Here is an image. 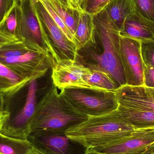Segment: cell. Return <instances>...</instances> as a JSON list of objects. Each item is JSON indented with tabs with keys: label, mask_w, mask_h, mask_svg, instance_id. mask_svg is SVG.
<instances>
[{
	"label": "cell",
	"mask_w": 154,
	"mask_h": 154,
	"mask_svg": "<svg viewBox=\"0 0 154 154\" xmlns=\"http://www.w3.org/2000/svg\"><path fill=\"white\" fill-rule=\"evenodd\" d=\"M136 12L141 17L154 22V0H132Z\"/></svg>",
	"instance_id": "7402d4cb"
},
{
	"label": "cell",
	"mask_w": 154,
	"mask_h": 154,
	"mask_svg": "<svg viewBox=\"0 0 154 154\" xmlns=\"http://www.w3.org/2000/svg\"><path fill=\"white\" fill-rule=\"evenodd\" d=\"M134 131L116 109L103 116L89 117L66 134L89 149L114 142Z\"/></svg>",
	"instance_id": "3957f363"
},
{
	"label": "cell",
	"mask_w": 154,
	"mask_h": 154,
	"mask_svg": "<svg viewBox=\"0 0 154 154\" xmlns=\"http://www.w3.org/2000/svg\"><path fill=\"white\" fill-rule=\"evenodd\" d=\"M111 0H83L81 8L82 11L96 15L105 9Z\"/></svg>",
	"instance_id": "cb8c5ba5"
},
{
	"label": "cell",
	"mask_w": 154,
	"mask_h": 154,
	"mask_svg": "<svg viewBox=\"0 0 154 154\" xmlns=\"http://www.w3.org/2000/svg\"><path fill=\"white\" fill-rule=\"evenodd\" d=\"M141 50L145 65L154 67V39L141 42Z\"/></svg>",
	"instance_id": "484cf974"
},
{
	"label": "cell",
	"mask_w": 154,
	"mask_h": 154,
	"mask_svg": "<svg viewBox=\"0 0 154 154\" xmlns=\"http://www.w3.org/2000/svg\"><path fill=\"white\" fill-rule=\"evenodd\" d=\"M120 35L141 42L154 39V22L144 19L134 11L126 19Z\"/></svg>",
	"instance_id": "5bb4252c"
},
{
	"label": "cell",
	"mask_w": 154,
	"mask_h": 154,
	"mask_svg": "<svg viewBox=\"0 0 154 154\" xmlns=\"http://www.w3.org/2000/svg\"><path fill=\"white\" fill-rule=\"evenodd\" d=\"M154 153V145L152 146H151L145 153L143 154H153ZM86 154H106L101 153L98 152L96 151H93L91 149H89L88 150Z\"/></svg>",
	"instance_id": "1f68e13d"
},
{
	"label": "cell",
	"mask_w": 154,
	"mask_h": 154,
	"mask_svg": "<svg viewBox=\"0 0 154 154\" xmlns=\"http://www.w3.org/2000/svg\"><path fill=\"white\" fill-rule=\"evenodd\" d=\"M117 111L135 130L154 128V112L118 105Z\"/></svg>",
	"instance_id": "2e32d148"
},
{
	"label": "cell",
	"mask_w": 154,
	"mask_h": 154,
	"mask_svg": "<svg viewBox=\"0 0 154 154\" xmlns=\"http://www.w3.org/2000/svg\"><path fill=\"white\" fill-rule=\"evenodd\" d=\"M0 62L20 76L32 81L45 75L56 64L49 54L34 50L20 56L0 59Z\"/></svg>",
	"instance_id": "52a82bcc"
},
{
	"label": "cell",
	"mask_w": 154,
	"mask_h": 154,
	"mask_svg": "<svg viewBox=\"0 0 154 154\" xmlns=\"http://www.w3.org/2000/svg\"><path fill=\"white\" fill-rule=\"evenodd\" d=\"M16 38L0 30V45L18 41Z\"/></svg>",
	"instance_id": "f1b7e54d"
},
{
	"label": "cell",
	"mask_w": 154,
	"mask_h": 154,
	"mask_svg": "<svg viewBox=\"0 0 154 154\" xmlns=\"http://www.w3.org/2000/svg\"><path fill=\"white\" fill-rule=\"evenodd\" d=\"M39 1L43 5L46 11L48 13L51 17L53 19L54 21L56 23L57 25L58 26L59 28L61 29L62 32L66 35L67 38L70 41L75 43L78 47L75 38L70 32V31L68 29L65 23H64L63 20L59 16L58 14L57 13V12L54 11V9L51 7L50 4L47 2V0H39ZM78 48H79V47H78Z\"/></svg>",
	"instance_id": "603a6c76"
},
{
	"label": "cell",
	"mask_w": 154,
	"mask_h": 154,
	"mask_svg": "<svg viewBox=\"0 0 154 154\" xmlns=\"http://www.w3.org/2000/svg\"><path fill=\"white\" fill-rule=\"evenodd\" d=\"M28 154H45L42 153V152L38 150V149L33 147V149L29 152Z\"/></svg>",
	"instance_id": "836d02e7"
},
{
	"label": "cell",
	"mask_w": 154,
	"mask_h": 154,
	"mask_svg": "<svg viewBox=\"0 0 154 154\" xmlns=\"http://www.w3.org/2000/svg\"><path fill=\"white\" fill-rule=\"evenodd\" d=\"M119 105L154 112V88L125 85L115 91Z\"/></svg>",
	"instance_id": "4fadbf2b"
},
{
	"label": "cell",
	"mask_w": 154,
	"mask_h": 154,
	"mask_svg": "<svg viewBox=\"0 0 154 154\" xmlns=\"http://www.w3.org/2000/svg\"><path fill=\"white\" fill-rule=\"evenodd\" d=\"M153 154H154V153Z\"/></svg>",
	"instance_id": "8d00e7d4"
},
{
	"label": "cell",
	"mask_w": 154,
	"mask_h": 154,
	"mask_svg": "<svg viewBox=\"0 0 154 154\" xmlns=\"http://www.w3.org/2000/svg\"><path fill=\"white\" fill-rule=\"evenodd\" d=\"M141 42L120 36V55L126 85L144 84L145 64L142 57Z\"/></svg>",
	"instance_id": "30bf717a"
},
{
	"label": "cell",
	"mask_w": 154,
	"mask_h": 154,
	"mask_svg": "<svg viewBox=\"0 0 154 154\" xmlns=\"http://www.w3.org/2000/svg\"><path fill=\"white\" fill-rule=\"evenodd\" d=\"M104 10L119 32L126 19L134 11L132 0H111Z\"/></svg>",
	"instance_id": "ac0fdd59"
},
{
	"label": "cell",
	"mask_w": 154,
	"mask_h": 154,
	"mask_svg": "<svg viewBox=\"0 0 154 154\" xmlns=\"http://www.w3.org/2000/svg\"><path fill=\"white\" fill-rule=\"evenodd\" d=\"M18 2L17 0H0V27Z\"/></svg>",
	"instance_id": "4316f807"
},
{
	"label": "cell",
	"mask_w": 154,
	"mask_h": 154,
	"mask_svg": "<svg viewBox=\"0 0 154 154\" xmlns=\"http://www.w3.org/2000/svg\"><path fill=\"white\" fill-rule=\"evenodd\" d=\"M6 102L4 97L2 94H0V111L5 109V105Z\"/></svg>",
	"instance_id": "d6a6232c"
},
{
	"label": "cell",
	"mask_w": 154,
	"mask_h": 154,
	"mask_svg": "<svg viewBox=\"0 0 154 154\" xmlns=\"http://www.w3.org/2000/svg\"><path fill=\"white\" fill-rule=\"evenodd\" d=\"M75 38L79 50L96 45L95 25L93 15L83 11L80 12Z\"/></svg>",
	"instance_id": "e0dca14e"
},
{
	"label": "cell",
	"mask_w": 154,
	"mask_h": 154,
	"mask_svg": "<svg viewBox=\"0 0 154 154\" xmlns=\"http://www.w3.org/2000/svg\"><path fill=\"white\" fill-rule=\"evenodd\" d=\"M60 92L75 109L88 117L108 114L118 107L115 91L70 87Z\"/></svg>",
	"instance_id": "277c9868"
},
{
	"label": "cell",
	"mask_w": 154,
	"mask_h": 154,
	"mask_svg": "<svg viewBox=\"0 0 154 154\" xmlns=\"http://www.w3.org/2000/svg\"><path fill=\"white\" fill-rule=\"evenodd\" d=\"M11 116V112L7 109L0 111V133L6 121Z\"/></svg>",
	"instance_id": "f546056e"
},
{
	"label": "cell",
	"mask_w": 154,
	"mask_h": 154,
	"mask_svg": "<svg viewBox=\"0 0 154 154\" xmlns=\"http://www.w3.org/2000/svg\"><path fill=\"white\" fill-rule=\"evenodd\" d=\"M154 145V128L135 130L109 143L91 148L106 154H143Z\"/></svg>",
	"instance_id": "8fae6325"
},
{
	"label": "cell",
	"mask_w": 154,
	"mask_h": 154,
	"mask_svg": "<svg viewBox=\"0 0 154 154\" xmlns=\"http://www.w3.org/2000/svg\"><path fill=\"white\" fill-rule=\"evenodd\" d=\"M143 86L154 88V67L145 65Z\"/></svg>",
	"instance_id": "83f0119b"
},
{
	"label": "cell",
	"mask_w": 154,
	"mask_h": 154,
	"mask_svg": "<svg viewBox=\"0 0 154 154\" xmlns=\"http://www.w3.org/2000/svg\"><path fill=\"white\" fill-rule=\"evenodd\" d=\"M57 1H58L61 4L63 5L64 6L70 8L68 2L67 0H57Z\"/></svg>",
	"instance_id": "e575fe53"
},
{
	"label": "cell",
	"mask_w": 154,
	"mask_h": 154,
	"mask_svg": "<svg viewBox=\"0 0 154 154\" xmlns=\"http://www.w3.org/2000/svg\"><path fill=\"white\" fill-rule=\"evenodd\" d=\"M83 0H67L70 8L77 10L79 11H82L81 5Z\"/></svg>",
	"instance_id": "4dcf8cb0"
},
{
	"label": "cell",
	"mask_w": 154,
	"mask_h": 154,
	"mask_svg": "<svg viewBox=\"0 0 154 154\" xmlns=\"http://www.w3.org/2000/svg\"><path fill=\"white\" fill-rule=\"evenodd\" d=\"M98 46L81 49L77 60L92 69L108 74L119 88L126 85L120 55V32L105 10L93 15Z\"/></svg>",
	"instance_id": "6da1fadb"
},
{
	"label": "cell",
	"mask_w": 154,
	"mask_h": 154,
	"mask_svg": "<svg viewBox=\"0 0 154 154\" xmlns=\"http://www.w3.org/2000/svg\"><path fill=\"white\" fill-rule=\"evenodd\" d=\"M33 148L28 139L10 137L0 133V154H28Z\"/></svg>",
	"instance_id": "d6986e66"
},
{
	"label": "cell",
	"mask_w": 154,
	"mask_h": 154,
	"mask_svg": "<svg viewBox=\"0 0 154 154\" xmlns=\"http://www.w3.org/2000/svg\"><path fill=\"white\" fill-rule=\"evenodd\" d=\"M88 118L75 109L53 84L37 103L30 134L66 133Z\"/></svg>",
	"instance_id": "7a4b0ae2"
},
{
	"label": "cell",
	"mask_w": 154,
	"mask_h": 154,
	"mask_svg": "<svg viewBox=\"0 0 154 154\" xmlns=\"http://www.w3.org/2000/svg\"><path fill=\"white\" fill-rule=\"evenodd\" d=\"M32 81L20 76L0 62V94L10 100Z\"/></svg>",
	"instance_id": "9a60e30c"
},
{
	"label": "cell",
	"mask_w": 154,
	"mask_h": 154,
	"mask_svg": "<svg viewBox=\"0 0 154 154\" xmlns=\"http://www.w3.org/2000/svg\"><path fill=\"white\" fill-rule=\"evenodd\" d=\"M28 140L34 148L45 154H86L89 150L66 133H32Z\"/></svg>",
	"instance_id": "9c48e42d"
},
{
	"label": "cell",
	"mask_w": 154,
	"mask_h": 154,
	"mask_svg": "<svg viewBox=\"0 0 154 154\" xmlns=\"http://www.w3.org/2000/svg\"><path fill=\"white\" fill-rule=\"evenodd\" d=\"M34 1L24 0L17 4L15 38L28 48L45 52L52 57L51 51L46 41L36 14Z\"/></svg>",
	"instance_id": "5b68a950"
},
{
	"label": "cell",
	"mask_w": 154,
	"mask_h": 154,
	"mask_svg": "<svg viewBox=\"0 0 154 154\" xmlns=\"http://www.w3.org/2000/svg\"><path fill=\"white\" fill-rule=\"evenodd\" d=\"M34 6L55 63L64 60H76L79 55L78 46L67 38L39 0L34 1Z\"/></svg>",
	"instance_id": "8992f818"
},
{
	"label": "cell",
	"mask_w": 154,
	"mask_h": 154,
	"mask_svg": "<svg viewBox=\"0 0 154 154\" xmlns=\"http://www.w3.org/2000/svg\"><path fill=\"white\" fill-rule=\"evenodd\" d=\"M19 3V2H18ZM18 3L14 6L4 21L0 30L15 38L17 25V7Z\"/></svg>",
	"instance_id": "d4e9b609"
},
{
	"label": "cell",
	"mask_w": 154,
	"mask_h": 154,
	"mask_svg": "<svg viewBox=\"0 0 154 154\" xmlns=\"http://www.w3.org/2000/svg\"><path fill=\"white\" fill-rule=\"evenodd\" d=\"M87 83L93 89L115 91L119 88L108 74L98 69H91L87 78Z\"/></svg>",
	"instance_id": "44dd1931"
},
{
	"label": "cell",
	"mask_w": 154,
	"mask_h": 154,
	"mask_svg": "<svg viewBox=\"0 0 154 154\" xmlns=\"http://www.w3.org/2000/svg\"><path fill=\"white\" fill-rule=\"evenodd\" d=\"M51 69L53 84L57 88L76 87L91 89L87 79L91 69L77 60L59 61Z\"/></svg>",
	"instance_id": "7c38bea8"
},
{
	"label": "cell",
	"mask_w": 154,
	"mask_h": 154,
	"mask_svg": "<svg viewBox=\"0 0 154 154\" xmlns=\"http://www.w3.org/2000/svg\"><path fill=\"white\" fill-rule=\"evenodd\" d=\"M23 106L10 117L3 126L1 133L4 135L21 139H28L30 134V125L37 106V80L29 83Z\"/></svg>",
	"instance_id": "ba28073f"
},
{
	"label": "cell",
	"mask_w": 154,
	"mask_h": 154,
	"mask_svg": "<svg viewBox=\"0 0 154 154\" xmlns=\"http://www.w3.org/2000/svg\"><path fill=\"white\" fill-rule=\"evenodd\" d=\"M47 1L63 20L75 38L80 11L66 7L57 0H47Z\"/></svg>",
	"instance_id": "ffe728a7"
},
{
	"label": "cell",
	"mask_w": 154,
	"mask_h": 154,
	"mask_svg": "<svg viewBox=\"0 0 154 154\" xmlns=\"http://www.w3.org/2000/svg\"><path fill=\"white\" fill-rule=\"evenodd\" d=\"M17 1H18L19 3H20L21 2H23L24 0H17Z\"/></svg>",
	"instance_id": "d590c367"
}]
</instances>
